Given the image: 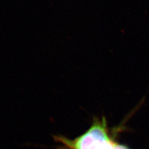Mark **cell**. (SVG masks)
Wrapping results in <instances>:
<instances>
[{"instance_id":"cell-1","label":"cell","mask_w":149,"mask_h":149,"mask_svg":"<svg viewBox=\"0 0 149 149\" xmlns=\"http://www.w3.org/2000/svg\"><path fill=\"white\" fill-rule=\"evenodd\" d=\"M104 118L95 119L93 125L81 136L73 140L62 136H55V141L61 143L58 149H101L111 141Z\"/></svg>"},{"instance_id":"cell-2","label":"cell","mask_w":149,"mask_h":149,"mask_svg":"<svg viewBox=\"0 0 149 149\" xmlns=\"http://www.w3.org/2000/svg\"><path fill=\"white\" fill-rule=\"evenodd\" d=\"M114 149H130L126 146L122 145V144H119L116 142H114Z\"/></svg>"},{"instance_id":"cell-3","label":"cell","mask_w":149,"mask_h":149,"mask_svg":"<svg viewBox=\"0 0 149 149\" xmlns=\"http://www.w3.org/2000/svg\"><path fill=\"white\" fill-rule=\"evenodd\" d=\"M106 149H114V142L113 141H111V142H109L108 143V145H107Z\"/></svg>"}]
</instances>
